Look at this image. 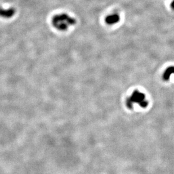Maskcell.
Wrapping results in <instances>:
<instances>
[{
	"label": "cell",
	"mask_w": 174,
	"mask_h": 174,
	"mask_svg": "<svg viewBox=\"0 0 174 174\" xmlns=\"http://www.w3.org/2000/svg\"><path fill=\"white\" fill-rule=\"evenodd\" d=\"M51 23L55 29L64 32L67 30L71 26L75 25L76 20L69 15L63 13L54 16L51 20Z\"/></svg>",
	"instance_id": "6da1fadb"
},
{
	"label": "cell",
	"mask_w": 174,
	"mask_h": 174,
	"mask_svg": "<svg viewBox=\"0 0 174 174\" xmlns=\"http://www.w3.org/2000/svg\"><path fill=\"white\" fill-rule=\"evenodd\" d=\"M133 103L138 104L143 108H146L149 104V102L145 99V94L138 90H134L131 95L126 100V106L130 109L133 108Z\"/></svg>",
	"instance_id": "7a4b0ae2"
},
{
	"label": "cell",
	"mask_w": 174,
	"mask_h": 174,
	"mask_svg": "<svg viewBox=\"0 0 174 174\" xmlns=\"http://www.w3.org/2000/svg\"><path fill=\"white\" fill-rule=\"evenodd\" d=\"M174 74V66H170L168 67L163 74V79L164 81H168L170 78L171 74Z\"/></svg>",
	"instance_id": "5b68a950"
},
{
	"label": "cell",
	"mask_w": 174,
	"mask_h": 174,
	"mask_svg": "<svg viewBox=\"0 0 174 174\" xmlns=\"http://www.w3.org/2000/svg\"><path fill=\"white\" fill-rule=\"evenodd\" d=\"M171 7L172 8L173 10H174V0L173 1V2L171 3Z\"/></svg>",
	"instance_id": "8992f818"
},
{
	"label": "cell",
	"mask_w": 174,
	"mask_h": 174,
	"mask_svg": "<svg viewBox=\"0 0 174 174\" xmlns=\"http://www.w3.org/2000/svg\"><path fill=\"white\" fill-rule=\"evenodd\" d=\"M16 13V10L14 7L3 9L0 7V17L5 19L11 18Z\"/></svg>",
	"instance_id": "3957f363"
},
{
	"label": "cell",
	"mask_w": 174,
	"mask_h": 174,
	"mask_svg": "<svg viewBox=\"0 0 174 174\" xmlns=\"http://www.w3.org/2000/svg\"><path fill=\"white\" fill-rule=\"evenodd\" d=\"M119 20V16L117 14H113L111 15H108L106 17L105 21V23L111 25L117 23Z\"/></svg>",
	"instance_id": "277c9868"
}]
</instances>
